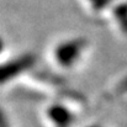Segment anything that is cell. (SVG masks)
Instances as JSON below:
<instances>
[{
    "label": "cell",
    "instance_id": "obj_1",
    "mask_svg": "<svg viewBox=\"0 0 127 127\" xmlns=\"http://www.w3.org/2000/svg\"><path fill=\"white\" fill-rule=\"evenodd\" d=\"M79 49H80V42H78V41H75V42H67L64 44H62V46H59L57 52H56L58 62L61 64H63V65L72 64V62L78 56Z\"/></svg>",
    "mask_w": 127,
    "mask_h": 127
},
{
    "label": "cell",
    "instance_id": "obj_2",
    "mask_svg": "<svg viewBox=\"0 0 127 127\" xmlns=\"http://www.w3.org/2000/svg\"><path fill=\"white\" fill-rule=\"evenodd\" d=\"M32 63H33V58H32L31 56H27V57L21 58V59H19V61H16V62L9 63V64L5 65L4 69H2V80H6V78L17 74L19 72L24 70L25 68H27V67L31 65Z\"/></svg>",
    "mask_w": 127,
    "mask_h": 127
},
{
    "label": "cell",
    "instance_id": "obj_3",
    "mask_svg": "<svg viewBox=\"0 0 127 127\" xmlns=\"http://www.w3.org/2000/svg\"><path fill=\"white\" fill-rule=\"evenodd\" d=\"M48 115L51 117V120L53 122H56L58 126L61 127H65L72 120V116L62 106H53L49 109L48 111Z\"/></svg>",
    "mask_w": 127,
    "mask_h": 127
},
{
    "label": "cell",
    "instance_id": "obj_4",
    "mask_svg": "<svg viewBox=\"0 0 127 127\" xmlns=\"http://www.w3.org/2000/svg\"><path fill=\"white\" fill-rule=\"evenodd\" d=\"M115 14H116L117 17H120V19H127V5H121V6L116 7ZM122 27H124V30L127 32V20H124Z\"/></svg>",
    "mask_w": 127,
    "mask_h": 127
}]
</instances>
